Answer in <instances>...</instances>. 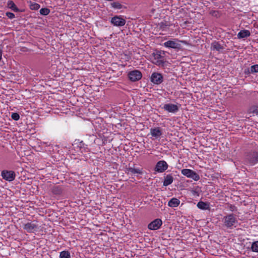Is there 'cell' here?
Wrapping results in <instances>:
<instances>
[{"instance_id": "6da1fadb", "label": "cell", "mask_w": 258, "mask_h": 258, "mask_svg": "<svg viewBox=\"0 0 258 258\" xmlns=\"http://www.w3.org/2000/svg\"><path fill=\"white\" fill-rule=\"evenodd\" d=\"M181 173L188 178H191L193 179L194 181H197L200 180L199 175L193 170L189 169H184L181 170Z\"/></svg>"}, {"instance_id": "7a4b0ae2", "label": "cell", "mask_w": 258, "mask_h": 258, "mask_svg": "<svg viewBox=\"0 0 258 258\" xmlns=\"http://www.w3.org/2000/svg\"><path fill=\"white\" fill-rule=\"evenodd\" d=\"M152 56L157 65L164 66L165 64L166 60L160 52H156L152 54Z\"/></svg>"}, {"instance_id": "3957f363", "label": "cell", "mask_w": 258, "mask_h": 258, "mask_svg": "<svg viewBox=\"0 0 258 258\" xmlns=\"http://www.w3.org/2000/svg\"><path fill=\"white\" fill-rule=\"evenodd\" d=\"M150 80L152 83L156 85H159L163 82L164 80V78L163 75L160 73L158 72H154L152 74L150 77Z\"/></svg>"}, {"instance_id": "277c9868", "label": "cell", "mask_w": 258, "mask_h": 258, "mask_svg": "<svg viewBox=\"0 0 258 258\" xmlns=\"http://www.w3.org/2000/svg\"><path fill=\"white\" fill-rule=\"evenodd\" d=\"M128 78L129 80L132 82L138 81L142 79V73L138 70L131 71L128 74Z\"/></svg>"}, {"instance_id": "5b68a950", "label": "cell", "mask_w": 258, "mask_h": 258, "mask_svg": "<svg viewBox=\"0 0 258 258\" xmlns=\"http://www.w3.org/2000/svg\"><path fill=\"white\" fill-rule=\"evenodd\" d=\"M168 168V164L164 160L158 161L155 168V171L158 173H163L165 172Z\"/></svg>"}, {"instance_id": "8992f818", "label": "cell", "mask_w": 258, "mask_h": 258, "mask_svg": "<svg viewBox=\"0 0 258 258\" xmlns=\"http://www.w3.org/2000/svg\"><path fill=\"white\" fill-rule=\"evenodd\" d=\"M2 176L4 180L8 181H13L16 178V174L12 170H4L2 172Z\"/></svg>"}, {"instance_id": "52a82bcc", "label": "cell", "mask_w": 258, "mask_h": 258, "mask_svg": "<svg viewBox=\"0 0 258 258\" xmlns=\"http://www.w3.org/2000/svg\"><path fill=\"white\" fill-rule=\"evenodd\" d=\"M162 225V221L159 218H157L150 222L148 225V228L151 230H157L160 229Z\"/></svg>"}, {"instance_id": "ba28073f", "label": "cell", "mask_w": 258, "mask_h": 258, "mask_svg": "<svg viewBox=\"0 0 258 258\" xmlns=\"http://www.w3.org/2000/svg\"><path fill=\"white\" fill-rule=\"evenodd\" d=\"M237 221L236 218L233 215H228L226 216L224 219V224L228 227L230 228L235 225Z\"/></svg>"}, {"instance_id": "9c48e42d", "label": "cell", "mask_w": 258, "mask_h": 258, "mask_svg": "<svg viewBox=\"0 0 258 258\" xmlns=\"http://www.w3.org/2000/svg\"><path fill=\"white\" fill-rule=\"evenodd\" d=\"M112 24L116 26H124L126 23V20L120 17H114L111 20Z\"/></svg>"}, {"instance_id": "30bf717a", "label": "cell", "mask_w": 258, "mask_h": 258, "mask_svg": "<svg viewBox=\"0 0 258 258\" xmlns=\"http://www.w3.org/2000/svg\"><path fill=\"white\" fill-rule=\"evenodd\" d=\"M164 109L171 113L176 112L179 110L178 106L173 103H168L165 104L164 106Z\"/></svg>"}, {"instance_id": "8fae6325", "label": "cell", "mask_w": 258, "mask_h": 258, "mask_svg": "<svg viewBox=\"0 0 258 258\" xmlns=\"http://www.w3.org/2000/svg\"><path fill=\"white\" fill-rule=\"evenodd\" d=\"M151 134L152 137L158 138L162 135V130L159 127H156L151 130Z\"/></svg>"}, {"instance_id": "7c38bea8", "label": "cell", "mask_w": 258, "mask_h": 258, "mask_svg": "<svg viewBox=\"0 0 258 258\" xmlns=\"http://www.w3.org/2000/svg\"><path fill=\"white\" fill-rule=\"evenodd\" d=\"M164 45L168 47H170V48L174 49H178L181 48V46L180 44H178L177 42H175L174 41H172V40H169L167 42H165Z\"/></svg>"}, {"instance_id": "4fadbf2b", "label": "cell", "mask_w": 258, "mask_h": 258, "mask_svg": "<svg viewBox=\"0 0 258 258\" xmlns=\"http://www.w3.org/2000/svg\"><path fill=\"white\" fill-rule=\"evenodd\" d=\"M197 207L199 209L203 210H210V206L208 202H205L203 201H200L197 204Z\"/></svg>"}, {"instance_id": "5bb4252c", "label": "cell", "mask_w": 258, "mask_h": 258, "mask_svg": "<svg viewBox=\"0 0 258 258\" xmlns=\"http://www.w3.org/2000/svg\"><path fill=\"white\" fill-rule=\"evenodd\" d=\"M181 204L180 201L176 198H173L168 202V206L170 207H178Z\"/></svg>"}, {"instance_id": "9a60e30c", "label": "cell", "mask_w": 258, "mask_h": 258, "mask_svg": "<svg viewBox=\"0 0 258 258\" xmlns=\"http://www.w3.org/2000/svg\"><path fill=\"white\" fill-rule=\"evenodd\" d=\"M251 33L248 30H243L239 32L238 34V37L239 39H243L248 37L250 36Z\"/></svg>"}, {"instance_id": "2e32d148", "label": "cell", "mask_w": 258, "mask_h": 258, "mask_svg": "<svg viewBox=\"0 0 258 258\" xmlns=\"http://www.w3.org/2000/svg\"><path fill=\"white\" fill-rule=\"evenodd\" d=\"M36 228L37 225L31 223H28L24 225V228L25 230L29 232H33L36 229Z\"/></svg>"}, {"instance_id": "e0dca14e", "label": "cell", "mask_w": 258, "mask_h": 258, "mask_svg": "<svg viewBox=\"0 0 258 258\" xmlns=\"http://www.w3.org/2000/svg\"><path fill=\"white\" fill-rule=\"evenodd\" d=\"M8 7L11 10H12L14 11L15 12H23L24 11V10H20L17 7V6L15 4V3L13 2V1H10L8 2Z\"/></svg>"}, {"instance_id": "ac0fdd59", "label": "cell", "mask_w": 258, "mask_h": 258, "mask_svg": "<svg viewBox=\"0 0 258 258\" xmlns=\"http://www.w3.org/2000/svg\"><path fill=\"white\" fill-rule=\"evenodd\" d=\"M174 181V178L171 175H168L164 179L163 182V186L164 187H168L169 185H171Z\"/></svg>"}, {"instance_id": "d6986e66", "label": "cell", "mask_w": 258, "mask_h": 258, "mask_svg": "<svg viewBox=\"0 0 258 258\" xmlns=\"http://www.w3.org/2000/svg\"><path fill=\"white\" fill-rule=\"evenodd\" d=\"M211 48L213 50L217 51H221L223 49V47L217 42H214L212 44Z\"/></svg>"}, {"instance_id": "ffe728a7", "label": "cell", "mask_w": 258, "mask_h": 258, "mask_svg": "<svg viewBox=\"0 0 258 258\" xmlns=\"http://www.w3.org/2000/svg\"><path fill=\"white\" fill-rule=\"evenodd\" d=\"M71 257L70 253L68 251H62L60 253V258H68Z\"/></svg>"}, {"instance_id": "44dd1931", "label": "cell", "mask_w": 258, "mask_h": 258, "mask_svg": "<svg viewBox=\"0 0 258 258\" xmlns=\"http://www.w3.org/2000/svg\"><path fill=\"white\" fill-rule=\"evenodd\" d=\"M50 13V9L46 8H42L40 11V13L42 15H44V16H46L47 15H49V14Z\"/></svg>"}, {"instance_id": "7402d4cb", "label": "cell", "mask_w": 258, "mask_h": 258, "mask_svg": "<svg viewBox=\"0 0 258 258\" xmlns=\"http://www.w3.org/2000/svg\"><path fill=\"white\" fill-rule=\"evenodd\" d=\"M252 252H258V241H256L252 245Z\"/></svg>"}, {"instance_id": "603a6c76", "label": "cell", "mask_w": 258, "mask_h": 258, "mask_svg": "<svg viewBox=\"0 0 258 258\" xmlns=\"http://www.w3.org/2000/svg\"><path fill=\"white\" fill-rule=\"evenodd\" d=\"M40 5L37 3H32L30 5V8L32 10H37L40 8Z\"/></svg>"}, {"instance_id": "cb8c5ba5", "label": "cell", "mask_w": 258, "mask_h": 258, "mask_svg": "<svg viewBox=\"0 0 258 258\" xmlns=\"http://www.w3.org/2000/svg\"><path fill=\"white\" fill-rule=\"evenodd\" d=\"M111 6L112 7L114 8L117 9H122L123 6L121 4L119 3H113L111 4Z\"/></svg>"}, {"instance_id": "d4e9b609", "label": "cell", "mask_w": 258, "mask_h": 258, "mask_svg": "<svg viewBox=\"0 0 258 258\" xmlns=\"http://www.w3.org/2000/svg\"><path fill=\"white\" fill-rule=\"evenodd\" d=\"M12 118L14 121H18L20 119V115L16 112L13 113L12 115Z\"/></svg>"}, {"instance_id": "484cf974", "label": "cell", "mask_w": 258, "mask_h": 258, "mask_svg": "<svg viewBox=\"0 0 258 258\" xmlns=\"http://www.w3.org/2000/svg\"><path fill=\"white\" fill-rule=\"evenodd\" d=\"M251 71L252 73H258V64H255L252 66L251 68Z\"/></svg>"}, {"instance_id": "4316f807", "label": "cell", "mask_w": 258, "mask_h": 258, "mask_svg": "<svg viewBox=\"0 0 258 258\" xmlns=\"http://www.w3.org/2000/svg\"><path fill=\"white\" fill-rule=\"evenodd\" d=\"M6 15L7 16H8V18H9L10 19H13L15 17V15L13 13H11V12H7L6 13Z\"/></svg>"}, {"instance_id": "83f0119b", "label": "cell", "mask_w": 258, "mask_h": 258, "mask_svg": "<svg viewBox=\"0 0 258 258\" xmlns=\"http://www.w3.org/2000/svg\"><path fill=\"white\" fill-rule=\"evenodd\" d=\"M2 49L0 47V61H1V60L2 59Z\"/></svg>"}, {"instance_id": "f1b7e54d", "label": "cell", "mask_w": 258, "mask_h": 258, "mask_svg": "<svg viewBox=\"0 0 258 258\" xmlns=\"http://www.w3.org/2000/svg\"><path fill=\"white\" fill-rule=\"evenodd\" d=\"M106 1H113V0H106Z\"/></svg>"}]
</instances>
